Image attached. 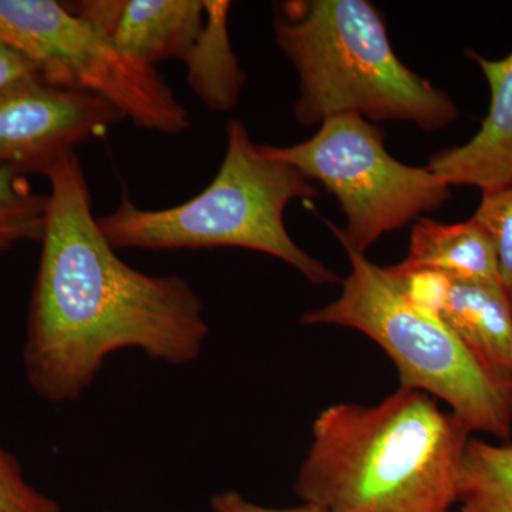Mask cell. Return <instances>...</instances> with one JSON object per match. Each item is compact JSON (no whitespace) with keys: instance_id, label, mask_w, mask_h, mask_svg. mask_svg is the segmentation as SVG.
<instances>
[{"instance_id":"cell-10","label":"cell","mask_w":512,"mask_h":512,"mask_svg":"<svg viewBox=\"0 0 512 512\" xmlns=\"http://www.w3.org/2000/svg\"><path fill=\"white\" fill-rule=\"evenodd\" d=\"M473 57L490 86L487 117L470 141L434 154L426 167L450 187L503 190L512 187V52L500 60Z\"/></svg>"},{"instance_id":"cell-2","label":"cell","mask_w":512,"mask_h":512,"mask_svg":"<svg viewBox=\"0 0 512 512\" xmlns=\"http://www.w3.org/2000/svg\"><path fill=\"white\" fill-rule=\"evenodd\" d=\"M471 431L430 394L338 403L313 421L295 493L323 512H454Z\"/></svg>"},{"instance_id":"cell-19","label":"cell","mask_w":512,"mask_h":512,"mask_svg":"<svg viewBox=\"0 0 512 512\" xmlns=\"http://www.w3.org/2000/svg\"><path fill=\"white\" fill-rule=\"evenodd\" d=\"M29 79H42L39 66L18 49L0 40V90Z\"/></svg>"},{"instance_id":"cell-4","label":"cell","mask_w":512,"mask_h":512,"mask_svg":"<svg viewBox=\"0 0 512 512\" xmlns=\"http://www.w3.org/2000/svg\"><path fill=\"white\" fill-rule=\"evenodd\" d=\"M318 194L302 171L266 156L245 124L231 120L220 170L200 194L164 210H144L124 194L97 221L114 249L244 248L281 259L313 284H333L335 272L299 248L285 225L292 201Z\"/></svg>"},{"instance_id":"cell-6","label":"cell","mask_w":512,"mask_h":512,"mask_svg":"<svg viewBox=\"0 0 512 512\" xmlns=\"http://www.w3.org/2000/svg\"><path fill=\"white\" fill-rule=\"evenodd\" d=\"M309 140L262 144L266 156L325 185L340 202L346 228L330 224L343 249L366 254L384 234L450 200V185L427 167L400 163L384 147L382 128L359 116L332 117Z\"/></svg>"},{"instance_id":"cell-8","label":"cell","mask_w":512,"mask_h":512,"mask_svg":"<svg viewBox=\"0 0 512 512\" xmlns=\"http://www.w3.org/2000/svg\"><path fill=\"white\" fill-rule=\"evenodd\" d=\"M126 120L109 101L90 93L23 80L0 90V168L42 174L76 147Z\"/></svg>"},{"instance_id":"cell-3","label":"cell","mask_w":512,"mask_h":512,"mask_svg":"<svg viewBox=\"0 0 512 512\" xmlns=\"http://www.w3.org/2000/svg\"><path fill=\"white\" fill-rule=\"evenodd\" d=\"M274 33L299 74L293 113L303 126L350 114L433 133L458 119L451 97L399 59L367 0H286L276 6Z\"/></svg>"},{"instance_id":"cell-21","label":"cell","mask_w":512,"mask_h":512,"mask_svg":"<svg viewBox=\"0 0 512 512\" xmlns=\"http://www.w3.org/2000/svg\"><path fill=\"white\" fill-rule=\"evenodd\" d=\"M508 298H510V305H511V311H512V285L510 288H508Z\"/></svg>"},{"instance_id":"cell-16","label":"cell","mask_w":512,"mask_h":512,"mask_svg":"<svg viewBox=\"0 0 512 512\" xmlns=\"http://www.w3.org/2000/svg\"><path fill=\"white\" fill-rule=\"evenodd\" d=\"M383 274L410 308L421 315L443 320L453 282L446 275L402 262L394 266H382Z\"/></svg>"},{"instance_id":"cell-13","label":"cell","mask_w":512,"mask_h":512,"mask_svg":"<svg viewBox=\"0 0 512 512\" xmlns=\"http://www.w3.org/2000/svg\"><path fill=\"white\" fill-rule=\"evenodd\" d=\"M205 10L204 30L184 62L188 86L208 109L224 113L237 106L245 72L229 40L231 2L205 0Z\"/></svg>"},{"instance_id":"cell-20","label":"cell","mask_w":512,"mask_h":512,"mask_svg":"<svg viewBox=\"0 0 512 512\" xmlns=\"http://www.w3.org/2000/svg\"><path fill=\"white\" fill-rule=\"evenodd\" d=\"M211 507L214 512H323L316 505L308 503L289 508L262 507V505L251 503L237 491L215 494L211 498Z\"/></svg>"},{"instance_id":"cell-15","label":"cell","mask_w":512,"mask_h":512,"mask_svg":"<svg viewBox=\"0 0 512 512\" xmlns=\"http://www.w3.org/2000/svg\"><path fill=\"white\" fill-rule=\"evenodd\" d=\"M49 197L26 175L0 168V255L23 241H42Z\"/></svg>"},{"instance_id":"cell-11","label":"cell","mask_w":512,"mask_h":512,"mask_svg":"<svg viewBox=\"0 0 512 512\" xmlns=\"http://www.w3.org/2000/svg\"><path fill=\"white\" fill-rule=\"evenodd\" d=\"M404 262L434 269L453 284L503 285L493 239L474 218L457 224L420 218Z\"/></svg>"},{"instance_id":"cell-5","label":"cell","mask_w":512,"mask_h":512,"mask_svg":"<svg viewBox=\"0 0 512 512\" xmlns=\"http://www.w3.org/2000/svg\"><path fill=\"white\" fill-rule=\"evenodd\" d=\"M350 274L336 301L305 313L303 325L359 330L392 359L400 386L444 402L470 429L505 441L512 434V377L484 365L444 320L414 311L394 291L382 266L345 249Z\"/></svg>"},{"instance_id":"cell-1","label":"cell","mask_w":512,"mask_h":512,"mask_svg":"<svg viewBox=\"0 0 512 512\" xmlns=\"http://www.w3.org/2000/svg\"><path fill=\"white\" fill-rule=\"evenodd\" d=\"M45 177L49 205L22 349L37 396L74 402L119 350L138 349L174 366L195 362L210 326L190 282L121 261L93 215L76 153Z\"/></svg>"},{"instance_id":"cell-12","label":"cell","mask_w":512,"mask_h":512,"mask_svg":"<svg viewBox=\"0 0 512 512\" xmlns=\"http://www.w3.org/2000/svg\"><path fill=\"white\" fill-rule=\"evenodd\" d=\"M443 320L485 366L512 377V311L503 285L453 284Z\"/></svg>"},{"instance_id":"cell-7","label":"cell","mask_w":512,"mask_h":512,"mask_svg":"<svg viewBox=\"0 0 512 512\" xmlns=\"http://www.w3.org/2000/svg\"><path fill=\"white\" fill-rule=\"evenodd\" d=\"M0 40L32 59L46 83L99 96L144 130L177 136L191 126L157 69L123 55L66 3L0 0Z\"/></svg>"},{"instance_id":"cell-17","label":"cell","mask_w":512,"mask_h":512,"mask_svg":"<svg viewBox=\"0 0 512 512\" xmlns=\"http://www.w3.org/2000/svg\"><path fill=\"white\" fill-rule=\"evenodd\" d=\"M474 220L493 239L504 288L512 285V187L483 192Z\"/></svg>"},{"instance_id":"cell-18","label":"cell","mask_w":512,"mask_h":512,"mask_svg":"<svg viewBox=\"0 0 512 512\" xmlns=\"http://www.w3.org/2000/svg\"><path fill=\"white\" fill-rule=\"evenodd\" d=\"M0 512H60V505L26 480L18 458L0 441Z\"/></svg>"},{"instance_id":"cell-9","label":"cell","mask_w":512,"mask_h":512,"mask_svg":"<svg viewBox=\"0 0 512 512\" xmlns=\"http://www.w3.org/2000/svg\"><path fill=\"white\" fill-rule=\"evenodd\" d=\"M74 15L106 33L123 55L154 67L187 59L207 20L205 0H82Z\"/></svg>"},{"instance_id":"cell-14","label":"cell","mask_w":512,"mask_h":512,"mask_svg":"<svg viewBox=\"0 0 512 512\" xmlns=\"http://www.w3.org/2000/svg\"><path fill=\"white\" fill-rule=\"evenodd\" d=\"M456 512H512V440L471 437L458 473Z\"/></svg>"}]
</instances>
